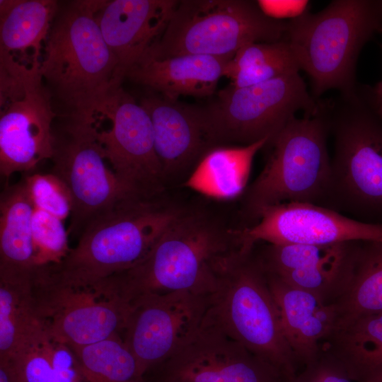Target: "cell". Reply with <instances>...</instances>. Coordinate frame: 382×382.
<instances>
[{"label":"cell","instance_id":"1","mask_svg":"<svg viewBox=\"0 0 382 382\" xmlns=\"http://www.w3.org/2000/svg\"><path fill=\"white\" fill-rule=\"evenodd\" d=\"M240 248L236 228L217 214L184 207L141 260L105 279L98 288L129 305L149 294H211L223 262Z\"/></svg>","mask_w":382,"mask_h":382},{"label":"cell","instance_id":"2","mask_svg":"<svg viewBox=\"0 0 382 382\" xmlns=\"http://www.w3.org/2000/svg\"><path fill=\"white\" fill-rule=\"evenodd\" d=\"M100 3L76 0L59 7L43 49V82L69 116H89L125 78L96 18Z\"/></svg>","mask_w":382,"mask_h":382},{"label":"cell","instance_id":"3","mask_svg":"<svg viewBox=\"0 0 382 382\" xmlns=\"http://www.w3.org/2000/svg\"><path fill=\"white\" fill-rule=\"evenodd\" d=\"M183 207L165 195L124 199L92 220L49 272L62 286L91 290L141 260Z\"/></svg>","mask_w":382,"mask_h":382},{"label":"cell","instance_id":"4","mask_svg":"<svg viewBox=\"0 0 382 382\" xmlns=\"http://www.w3.org/2000/svg\"><path fill=\"white\" fill-rule=\"evenodd\" d=\"M382 31V1L334 0L316 13L304 12L287 22L284 38L318 98L336 89L357 92L355 70L364 45Z\"/></svg>","mask_w":382,"mask_h":382},{"label":"cell","instance_id":"5","mask_svg":"<svg viewBox=\"0 0 382 382\" xmlns=\"http://www.w3.org/2000/svg\"><path fill=\"white\" fill-rule=\"evenodd\" d=\"M207 315L228 335L292 381L299 364L255 246L240 248L224 260L209 296Z\"/></svg>","mask_w":382,"mask_h":382},{"label":"cell","instance_id":"6","mask_svg":"<svg viewBox=\"0 0 382 382\" xmlns=\"http://www.w3.org/2000/svg\"><path fill=\"white\" fill-rule=\"evenodd\" d=\"M328 104L320 100L313 115L292 118L272 140L263 169L243 194V209L254 220L262 208L282 203L328 207L331 158Z\"/></svg>","mask_w":382,"mask_h":382},{"label":"cell","instance_id":"7","mask_svg":"<svg viewBox=\"0 0 382 382\" xmlns=\"http://www.w3.org/2000/svg\"><path fill=\"white\" fill-rule=\"evenodd\" d=\"M357 92L328 103L334 135L328 208L354 219L382 223V121L369 96Z\"/></svg>","mask_w":382,"mask_h":382},{"label":"cell","instance_id":"8","mask_svg":"<svg viewBox=\"0 0 382 382\" xmlns=\"http://www.w3.org/2000/svg\"><path fill=\"white\" fill-rule=\"evenodd\" d=\"M286 28L287 22L267 16L257 1L181 0L162 35L144 54L160 59L234 56L248 44L283 40Z\"/></svg>","mask_w":382,"mask_h":382},{"label":"cell","instance_id":"9","mask_svg":"<svg viewBox=\"0 0 382 382\" xmlns=\"http://www.w3.org/2000/svg\"><path fill=\"white\" fill-rule=\"evenodd\" d=\"M320 105L297 73L243 88L228 85L205 110L218 146L248 145L270 141L298 111L313 115Z\"/></svg>","mask_w":382,"mask_h":382},{"label":"cell","instance_id":"10","mask_svg":"<svg viewBox=\"0 0 382 382\" xmlns=\"http://www.w3.org/2000/svg\"><path fill=\"white\" fill-rule=\"evenodd\" d=\"M40 68L0 69V173H30L53 152L56 117Z\"/></svg>","mask_w":382,"mask_h":382},{"label":"cell","instance_id":"11","mask_svg":"<svg viewBox=\"0 0 382 382\" xmlns=\"http://www.w3.org/2000/svg\"><path fill=\"white\" fill-rule=\"evenodd\" d=\"M52 172L73 198L68 233L79 236L100 214L131 197L108 166L90 117H71L53 128Z\"/></svg>","mask_w":382,"mask_h":382},{"label":"cell","instance_id":"12","mask_svg":"<svg viewBox=\"0 0 382 382\" xmlns=\"http://www.w3.org/2000/svg\"><path fill=\"white\" fill-rule=\"evenodd\" d=\"M91 115L105 158L118 181L134 198L165 195L167 188L155 146L147 112L122 87Z\"/></svg>","mask_w":382,"mask_h":382},{"label":"cell","instance_id":"13","mask_svg":"<svg viewBox=\"0 0 382 382\" xmlns=\"http://www.w3.org/2000/svg\"><path fill=\"white\" fill-rule=\"evenodd\" d=\"M144 382H291L215 324L201 326L170 357L149 370Z\"/></svg>","mask_w":382,"mask_h":382},{"label":"cell","instance_id":"14","mask_svg":"<svg viewBox=\"0 0 382 382\" xmlns=\"http://www.w3.org/2000/svg\"><path fill=\"white\" fill-rule=\"evenodd\" d=\"M209 296L177 291L142 296L130 303L122 338L143 376L170 357L201 326Z\"/></svg>","mask_w":382,"mask_h":382},{"label":"cell","instance_id":"15","mask_svg":"<svg viewBox=\"0 0 382 382\" xmlns=\"http://www.w3.org/2000/svg\"><path fill=\"white\" fill-rule=\"evenodd\" d=\"M255 224L237 229L241 248L271 244L328 245L348 241H382V223L359 221L332 209L311 203L268 206Z\"/></svg>","mask_w":382,"mask_h":382},{"label":"cell","instance_id":"16","mask_svg":"<svg viewBox=\"0 0 382 382\" xmlns=\"http://www.w3.org/2000/svg\"><path fill=\"white\" fill-rule=\"evenodd\" d=\"M140 105L151 121L154 146L166 186L191 173L202 157L218 146L205 108L159 94L143 98Z\"/></svg>","mask_w":382,"mask_h":382},{"label":"cell","instance_id":"17","mask_svg":"<svg viewBox=\"0 0 382 382\" xmlns=\"http://www.w3.org/2000/svg\"><path fill=\"white\" fill-rule=\"evenodd\" d=\"M360 242L271 244L266 250L265 260L274 275L330 305L350 283Z\"/></svg>","mask_w":382,"mask_h":382},{"label":"cell","instance_id":"18","mask_svg":"<svg viewBox=\"0 0 382 382\" xmlns=\"http://www.w3.org/2000/svg\"><path fill=\"white\" fill-rule=\"evenodd\" d=\"M130 305L93 290L73 289L54 281L48 301L47 333L56 344L83 347L122 333Z\"/></svg>","mask_w":382,"mask_h":382},{"label":"cell","instance_id":"19","mask_svg":"<svg viewBox=\"0 0 382 382\" xmlns=\"http://www.w3.org/2000/svg\"><path fill=\"white\" fill-rule=\"evenodd\" d=\"M177 0H100L96 18L125 74L159 39Z\"/></svg>","mask_w":382,"mask_h":382},{"label":"cell","instance_id":"20","mask_svg":"<svg viewBox=\"0 0 382 382\" xmlns=\"http://www.w3.org/2000/svg\"><path fill=\"white\" fill-rule=\"evenodd\" d=\"M265 273L286 340L299 366H304L319 355L323 342L335 330V306L274 274Z\"/></svg>","mask_w":382,"mask_h":382},{"label":"cell","instance_id":"21","mask_svg":"<svg viewBox=\"0 0 382 382\" xmlns=\"http://www.w3.org/2000/svg\"><path fill=\"white\" fill-rule=\"evenodd\" d=\"M233 57L183 54L160 59L144 54L127 69L125 77L171 100L207 97L215 92Z\"/></svg>","mask_w":382,"mask_h":382},{"label":"cell","instance_id":"22","mask_svg":"<svg viewBox=\"0 0 382 382\" xmlns=\"http://www.w3.org/2000/svg\"><path fill=\"white\" fill-rule=\"evenodd\" d=\"M41 286L34 267L0 270V361L47 335Z\"/></svg>","mask_w":382,"mask_h":382},{"label":"cell","instance_id":"23","mask_svg":"<svg viewBox=\"0 0 382 382\" xmlns=\"http://www.w3.org/2000/svg\"><path fill=\"white\" fill-rule=\"evenodd\" d=\"M59 7L55 0H0V66L40 68Z\"/></svg>","mask_w":382,"mask_h":382},{"label":"cell","instance_id":"24","mask_svg":"<svg viewBox=\"0 0 382 382\" xmlns=\"http://www.w3.org/2000/svg\"><path fill=\"white\" fill-rule=\"evenodd\" d=\"M269 139L243 146L219 145L199 160L183 186L206 197L228 200L243 195L253 158Z\"/></svg>","mask_w":382,"mask_h":382},{"label":"cell","instance_id":"25","mask_svg":"<svg viewBox=\"0 0 382 382\" xmlns=\"http://www.w3.org/2000/svg\"><path fill=\"white\" fill-rule=\"evenodd\" d=\"M320 350L334 357L354 382L382 381V313L335 330Z\"/></svg>","mask_w":382,"mask_h":382},{"label":"cell","instance_id":"26","mask_svg":"<svg viewBox=\"0 0 382 382\" xmlns=\"http://www.w3.org/2000/svg\"><path fill=\"white\" fill-rule=\"evenodd\" d=\"M34 209L23 177L5 186L0 197V270L25 271L35 267Z\"/></svg>","mask_w":382,"mask_h":382},{"label":"cell","instance_id":"27","mask_svg":"<svg viewBox=\"0 0 382 382\" xmlns=\"http://www.w3.org/2000/svg\"><path fill=\"white\" fill-rule=\"evenodd\" d=\"M333 305L335 330L358 318L382 313V241H361L350 283Z\"/></svg>","mask_w":382,"mask_h":382},{"label":"cell","instance_id":"28","mask_svg":"<svg viewBox=\"0 0 382 382\" xmlns=\"http://www.w3.org/2000/svg\"><path fill=\"white\" fill-rule=\"evenodd\" d=\"M301 68L289 42H253L239 49L226 64L229 84L243 88L299 73Z\"/></svg>","mask_w":382,"mask_h":382},{"label":"cell","instance_id":"29","mask_svg":"<svg viewBox=\"0 0 382 382\" xmlns=\"http://www.w3.org/2000/svg\"><path fill=\"white\" fill-rule=\"evenodd\" d=\"M70 349L86 382H144L135 358L120 335Z\"/></svg>","mask_w":382,"mask_h":382},{"label":"cell","instance_id":"30","mask_svg":"<svg viewBox=\"0 0 382 382\" xmlns=\"http://www.w3.org/2000/svg\"><path fill=\"white\" fill-rule=\"evenodd\" d=\"M54 342L48 336L30 342L4 362L14 382H59L54 370Z\"/></svg>","mask_w":382,"mask_h":382},{"label":"cell","instance_id":"31","mask_svg":"<svg viewBox=\"0 0 382 382\" xmlns=\"http://www.w3.org/2000/svg\"><path fill=\"white\" fill-rule=\"evenodd\" d=\"M34 266L57 264L68 254V231L63 221L46 212L34 209L33 216Z\"/></svg>","mask_w":382,"mask_h":382},{"label":"cell","instance_id":"32","mask_svg":"<svg viewBox=\"0 0 382 382\" xmlns=\"http://www.w3.org/2000/svg\"><path fill=\"white\" fill-rule=\"evenodd\" d=\"M30 198L35 209L46 212L62 221L70 216L73 198L65 183L50 173H32L23 176Z\"/></svg>","mask_w":382,"mask_h":382},{"label":"cell","instance_id":"33","mask_svg":"<svg viewBox=\"0 0 382 382\" xmlns=\"http://www.w3.org/2000/svg\"><path fill=\"white\" fill-rule=\"evenodd\" d=\"M291 382H354L334 357L320 350L319 355L303 366Z\"/></svg>","mask_w":382,"mask_h":382},{"label":"cell","instance_id":"34","mask_svg":"<svg viewBox=\"0 0 382 382\" xmlns=\"http://www.w3.org/2000/svg\"><path fill=\"white\" fill-rule=\"evenodd\" d=\"M262 11L268 16L279 19L290 13L299 16L304 13L300 8H306L307 1H257ZM306 12V11H305Z\"/></svg>","mask_w":382,"mask_h":382},{"label":"cell","instance_id":"35","mask_svg":"<svg viewBox=\"0 0 382 382\" xmlns=\"http://www.w3.org/2000/svg\"><path fill=\"white\" fill-rule=\"evenodd\" d=\"M369 98L371 101V103L378 116V117L382 121V94L381 95H375L371 91L369 93Z\"/></svg>","mask_w":382,"mask_h":382},{"label":"cell","instance_id":"36","mask_svg":"<svg viewBox=\"0 0 382 382\" xmlns=\"http://www.w3.org/2000/svg\"><path fill=\"white\" fill-rule=\"evenodd\" d=\"M375 95H381L382 94V80L376 83V85L373 88L372 91Z\"/></svg>","mask_w":382,"mask_h":382}]
</instances>
